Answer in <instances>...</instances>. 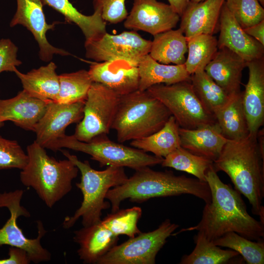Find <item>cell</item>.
<instances>
[{"mask_svg":"<svg viewBox=\"0 0 264 264\" xmlns=\"http://www.w3.org/2000/svg\"><path fill=\"white\" fill-rule=\"evenodd\" d=\"M205 178L211 191V201L205 203L198 224L182 230L202 232L212 242L230 232L252 241H263L264 223L248 214L241 194L220 180L213 165Z\"/></svg>","mask_w":264,"mask_h":264,"instance_id":"cell-1","label":"cell"},{"mask_svg":"<svg viewBox=\"0 0 264 264\" xmlns=\"http://www.w3.org/2000/svg\"><path fill=\"white\" fill-rule=\"evenodd\" d=\"M264 129L256 135L228 140L219 157L213 161L216 172L223 171L235 189L247 198L253 214L264 223Z\"/></svg>","mask_w":264,"mask_h":264,"instance_id":"cell-2","label":"cell"},{"mask_svg":"<svg viewBox=\"0 0 264 264\" xmlns=\"http://www.w3.org/2000/svg\"><path fill=\"white\" fill-rule=\"evenodd\" d=\"M189 194L203 200H211L207 182L184 175L176 176L171 171H156L145 167L122 184L110 189L106 196L111 205V213L117 211L122 201L129 198L132 202H143L151 198Z\"/></svg>","mask_w":264,"mask_h":264,"instance_id":"cell-3","label":"cell"},{"mask_svg":"<svg viewBox=\"0 0 264 264\" xmlns=\"http://www.w3.org/2000/svg\"><path fill=\"white\" fill-rule=\"evenodd\" d=\"M28 162L20 177L25 186L32 188L49 208H52L72 189L79 172L70 160H57L35 141L26 148Z\"/></svg>","mask_w":264,"mask_h":264,"instance_id":"cell-4","label":"cell"},{"mask_svg":"<svg viewBox=\"0 0 264 264\" xmlns=\"http://www.w3.org/2000/svg\"><path fill=\"white\" fill-rule=\"evenodd\" d=\"M59 151L80 172L81 180L76 183V186L83 197L81 206L73 216L65 218L63 227L65 229L71 228L80 218H82L83 227L100 222L102 211L110 206V203L105 200L108 191L122 184L128 178L124 167L109 166L104 170L97 171L91 167L88 161H82L66 150L61 149Z\"/></svg>","mask_w":264,"mask_h":264,"instance_id":"cell-5","label":"cell"},{"mask_svg":"<svg viewBox=\"0 0 264 264\" xmlns=\"http://www.w3.org/2000/svg\"><path fill=\"white\" fill-rule=\"evenodd\" d=\"M172 115L147 90H137L120 96L111 129L119 142L148 136L161 129Z\"/></svg>","mask_w":264,"mask_h":264,"instance_id":"cell-6","label":"cell"},{"mask_svg":"<svg viewBox=\"0 0 264 264\" xmlns=\"http://www.w3.org/2000/svg\"><path fill=\"white\" fill-rule=\"evenodd\" d=\"M66 148L89 154L101 166L128 167L135 170L161 164L163 158L152 155L135 148L115 143L106 136L96 137L86 142L78 140L74 135L65 134L50 145L48 149L56 152Z\"/></svg>","mask_w":264,"mask_h":264,"instance_id":"cell-7","label":"cell"},{"mask_svg":"<svg viewBox=\"0 0 264 264\" xmlns=\"http://www.w3.org/2000/svg\"><path fill=\"white\" fill-rule=\"evenodd\" d=\"M147 90L169 110L180 128L196 129L216 123L195 94L190 80L171 85L156 84Z\"/></svg>","mask_w":264,"mask_h":264,"instance_id":"cell-8","label":"cell"},{"mask_svg":"<svg viewBox=\"0 0 264 264\" xmlns=\"http://www.w3.org/2000/svg\"><path fill=\"white\" fill-rule=\"evenodd\" d=\"M23 194V191L19 189L0 194V208H7L10 214V218L0 228V246L8 245L23 249L31 262L35 264L48 262L51 254L41 243L46 233L42 221H37L38 236L35 239L27 238L18 225L19 217L30 216L28 211L21 205Z\"/></svg>","mask_w":264,"mask_h":264,"instance_id":"cell-9","label":"cell"},{"mask_svg":"<svg viewBox=\"0 0 264 264\" xmlns=\"http://www.w3.org/2000/svg\"><path fill=\"white\" fill-rule=\"evenodd\" d=\"M120 96L104 85L92 82L85 100L83 117L76 126L74 136L86 142L106 136L111 129Z\"/></svg>","mask_w":264,"mask_h":264,"instance_id":"cell-10","label":"cell"},{"mask_svg":"<svg viewBox=\"0 0 264 264\" xmlns=\"http://www.w3.org/2000/svg\"><path fill=\"white\" fill-rule=\"evenodd\" d=\"M166 219L155 230L137 234L115 245L98 261V264H154L167 239L178 227Z\"/></svg>","mask_w":264,"mask_h":264,"instance_id":"cell-11","label":"cell"},{"mask_svg":"<svg viewBox=\"0 0 264 264\" xmlns=\"http://www.w3.org/2000/svg\"><path fill=\"white\" fill-rule=\"evenodd\" d=\"M151 43L134 31L118 35L106 32L85 42L86 57L97 62L123 60L138 66L140 59L149 53Z\"/></svg>","mask_w":264,"mask_h":264,"instance_id":"cell-12","label":"cell"},{"mask_svg":"<svg viewBox=\"0 0 264 264\" xmlns=\"http://www.w3.org/2000/svg\"><path fill=\"white\" fill-rule=\"evenodd\" d=\"M180 18L169 4L157 0H134L124 25L154 36L176 27Z\"/></svg>","mask_w":264,"mask_h":264,"instance_id":"cell-13","label":"cell"},{"mask_svg":"<svg viewBox=\"0 0 264 264\" xmlns=\"http://www.w3.org/2000/svg\"><path fill=\"white\" fill-rule=\"evenodd\" d=\"M17 11L12 19L10 26L14 27L22 25L29 30L33 35L38 44L39 56L44 62L51 61L54 54L66 56L70 54L66 50L56 48L46 39L47 31L53 29L55 24H48L46 21L43 11L42 0H17Z\"/></svg>","mask_w":264,"mask_h":264,"instance_id":"cell-14","label":"cell"},{"mask_svg":"<svg viewBox=\"0 0 264 264\" xmlns=\"http://www.w3.org/2000/svg\"><path fill=\"white\" fill-rule=\"evenodd\" d=\"M85 101L71 104L50 102L46 110L37 124L35 141L44 148L63 137L67 126L79 123L83 117Z\"/></svg>","mask_w":264,"mask_h":264,"instance_id":"cell-15","label":"cell"},{"mask_svg":"<svg viewBox=\"0 0 264 264\" xmlns=\"http://www.w3.org/2000/svg\"><path fill=\"white\" fill-rule=\"evenodd\" d=\"M88 72L93 82L104 85L120 96L138 89V66L126 60L93 63Z\"/></svg>","mask_w":264,"mask_h":264,"instance_id":"cell-16","label":"cell"},{"mask_svg":"<svg viewBox=\"0 0 264 264\" xmlns=\"http://www.w3.org/2000/svg\"><path fill=\"white\" fill-rule=\"evenodd\" d=\"M219 21L218 48H227L246 62L264 58V45L244 31L224 2Z\"/></svg>","mask_w":264,"mask_h":264,"instance_id":"cell-17","label":"cell"},{"mask_svg":"<svg viewBox=\"0 0 264 264\" xmlns=\"http://www.w3.org/2000/svg\"><path fill=\"white\" fill-rule=\"evenodd\" d=\"M249 77L242 103L249 133L256 135L264 123V57L247 62Z\"/></svg>","mask_w":264,"mask_h":264,"instance_id":"cell-18","label":"cell"},{"mask_svg":"<svg viewBox=\"0 0 264 264\" xmlns=\"http://www.w3.org/2000/svg\"><path fill=\"white\" fill-rule=\"evenodd\" d=\"M49 103L32 96L23 89L13 98L0 99V123L10 121L24 130L34 132Z\"/></svg>","mask_w":264,"mask_h":264,"instance_id":"cell-19","label":"cell"},{"mask_svg":"<svg viewBox=\"0 0 264 264\" xmlns=\"http://www.w3.org/2000/svg\"><path fill=\"white\" fill-rule=\"evenodd\" d=\"M225 0L190 1L181 16L180 29L186 39L201 34L213 35L219 28L220 11Z\"/></svg>","mask_w":264,"mask_h":264,"instance_id":"cell-20","label":"cell"},{"mask_svg":"<svg viewBox=\"0 0 264 264\" xmlns=\"http://www.w3.org/2000/svg\"><path fill=\"white\" fill-rule=\"evenodd\" d=\"M247 62L230 49L218 48L204 68L206 73L229 95L241 91L242 72Z\"/></svg>","mask_w":264,"mask_h":264,"instance_id":"cell-21","label":"cell"},{"mask_svg":"<svg viewBox=\"0 0 264 264\" xmlns=\"http://www.w3.org/2000/svg\"><path fill=\"white\" fill-rule=\"evenodd\" d=\"M118 240V236L106 228L101 221L74 232L73 241L79 246L77 254L84 264H97L116 245Z\"/></svg>","mask_w":264,"mask_h":264,"instance_id":"cell-22","label":"cell"},{"mask_svg":"<svg viewBox=\"0 0 264 264\" xmlns=\"http://www.w3.org/2000/svg\"><path fill=\"white\" fill-rule=\"evenodd\" d=\"M179 135L181 147L213 161L219 157L228 140L217 123L196 129L179 127Z\"/></svg>","mask_w":264,"mask_h":264,"instance_id":"cell-23","label":"cell"},{"mask_svg":"<svg viewBox=\"0 0 264 264\" xmlns=\"http://www.w3.org/2000/svg\"><path fill=\"white\" fill-rule=\"evenodd\" d=\"M56 68L55 64L50 62L46 66L33 69L25 74L18 69L15 73L21 80L23 89L29 94L47 102H56L60 90Z\"/></svg>","mask_w":264,"mask_h":264,"instance_id":"cell-24","label":"cell"},{"mask_svg":"<svg viewBox=\"0 0 264 264\" xmlns=\"http://www.w3.org/2000/svg\"><path fill=\"white\" fill-rule=\"evenodd\" d=\"M138 90H146L152 86L163 84L171 85L190 80V75L184 64L169 65L160 63L148 54L143 56L138 64Z\"/></svg>","mask_w":264,"mask_h":264,"instance_id":"cell-25","label":"cell"},{"mask_svg":"<svg viewBox=\"0 0 264 264\" xmlns=\"http://www.w3.org/2000/svg\"><path fill=\"white\" fill-rule=\"evenodd\" d=\"M214 116L221 133L227 139H238L249 134L242 91L231 94L228 101L215 113Z\"/></svg>","mask_w":264,"mask_h":264,"instance_id":"cell-26","label":"cell"},{"mask_svg":"<svg viewBox=\"0 0 264 264\" xmlns=\"http://www.w3.org/2000/svg\"><path fill=\"white\" fill-rule=\"evenodd\" d=\"M149 55L165 65L184 64L188 51L187 41L182 30L170 29L154 36Z\"/></svg>","mask_w":264,"mask_h":264,"instance_id":"cell-27","label":"cell"},{"mask_svg":"<svg viewBox=\"0 0 264 264\" xmlns=\"http://www.w3.org/2000/svg\"><path fill=\"white\" fill-rule=\"evenodd\" d=\"M47 5L62 14L65 20L76 24L82 30L85 42L94 40L107 32L106 22L101 12L94 10L93 14L85 15L80 12L69 0H42Z\"/></svg>","mask_w":264,"mask_h":264,"instance_id":"cell-28","label":"cell"},{"mask_svg":"<svg viewBox=\"0 0 264 264\" xmlns=\"http://www.w3.org/2000/svg\"><path fill=\"white\" fill-rule=\"evenodd\" d=\"M179 126L171 115L164 126L157 132L140 139L132 140L131 145L154 155L165 157L180 147Z\"/></svg>","mask_w":264,"mask_h":264,"instance_id":"cell-29","label":"cell"},{"mask_svg":"<svg viewBox=\"0 0 264 264\" xmlns=\"http://www.w3.org/2000/svg\"><path fill=\"white\" fill-rule=\"evenodd\" d=\"M196 246L189 255H184L180 264H226L240 263L239 254L233 250H223L208 240L204 234L198 231L194 237Z\"/></svg>","mask_w":264,"mask_h":264,"instance_id":"cell-30","label":"cell"},{"mask_svg":"<svg viewBox=\"0 0 264 264\" xmlns=\"http://www.w3.org/2000/svg\"><path fill=\"white\" fill-rule=\"evenodd\" d=\"M190 82L199 101L207 110L214 115L230 98V95L220 87L204 70L191 74Z\"/></svg>","mask_w":264,"mask_h":264,"instance_id":"cell-31","label":"cell"},{"mask_svg":"<svg viewBox=\"0 0 264 264\" xmlns=\"http://www.w3.org/2000/svg\"><path fill=\"white\" fill-rule=\"evenodd\" d=\"M188 55L184 63L190 75L204 70L218 49V40L211 34H201L187 39Z\"/></svg>","mask_w":264,"mask_h":264,"instance_id":"cell-32","label":"cell"},{"mask_svg":"<svg viewBox=\"0 0 264 264\" xmlns=\"http://www.w3.org/2000/svg\"><path fill=\"white\" fill-rule=\"evenodd\" d=\"M213 163L212 160L195 154L180 146L164 157L161 164L163 167L186 172L206 182V174Z\"/></svg>","mask_w":264,"mask_h":264,"instance_id":"cell-33","label":"cell"},{"mask_svg":"<svg viewBox=\"0 0 264 264\" xmlns=\"http://www.w3.org/2000/svg\"><path fill=\"white\" fill-rule=\"evenodd\" d=\"M60 90L57 102L71 104L85 101L92 81L88 71L82 69L59 75Z\"/></svg>","mask_w":264,"mask_h":264,"instance_id":"cell-34","label":"cell"},{"mask_svg":"<svg viewBox=\"0 0 264 264\" xmlns=\"http://www.w3.org/2000/svg\"><path fill=\"white\" fill-rule=\"evenodd\" d=\"M220 247H225L237 252L248 264L264 263V242L246 239L234 232L226 233L213 241Z\"/></svg>","mask_w":264,"mask_h":264,"instance_id":"cell-35","label":"cell"},{"mask_svg":"<svg viewBox=\"0 0 264 264\" xmlns=\"http://www.w3.org/2000/svg\"><path fill=\"white\" fill-rule=\"evenodd\" d=\"M141 215V208L134 206L111 213L101 220V222L114 235H126L131 238L141 232L137 226Z\"/></svg>","mask_w":264,"mask_h":264,"instance_id":"cell-36","label":"cell"},{"mask_svg":"<svg viewBox=\"0 0 264 264\" xmlns=\"http://www.w3.org/2000/svg\"><path fill=\"white\" fill-rule=\"evenodd\" d=\"M224 4L243 29L264 20V9L258 0H225Z\"/></svg>","mask_w":264,"mask_h":264,"instance_id":"cell-37","label":"cell"},{"mask_svg":"<svg viewBox=\"0 0 264 264\" xmlns=\"http://www.w3.org/2000/svg\"><path fill=\"white\" fill-rule=\"evenodd\" d=\"M28 155L19 143L0 135V171L16 168L22 169L28 162Z\"/></svg>","mask_w":264,"mask_h":264,"instance_id":"cell-38","label":"cell"},{"mask_svg":"<svg viewBox=\"0 0 264 264\" xmlns=\"http://www.w3.org/2000/svg\"><path fill=\"white\" fill-rule=\"evenodd\" d=\"M94 9L99 10L106 22L117 23L126 19L128 13L125 0H92Z\"/></svg>","mask_w":264,"mask_h":264,"instance_id":"cell-39","label":"cell"},{"mask_svg":"<svg viewBox=\"0 0 264 264\" xmlns=\"http://www.w3.org/2000/svg\"><path fill=\"white\" fill-rule=\"evenodd\" d=\"M17 46L9 39L0 40V73L3 71L15 72L22 62L17 58Z\"/></svg>","mask_w":264,"mask_h":264,"instance_id":"cell-40","label":"cell"},{"mask_svg":"<svg viewBox=\"0 0 264 264\" xmlns=\"http://www.w3.org/2000/svg\"><path fill=\"white\" fill-rule=\"evenodd\" d=\"M8 258L0 259V264H28L31 261L27 252L21 248L10 246Z\"/></svg>","mask_w":264,"mask_h":264,"instance_id":"cell-41","label":"cell"},{"mask_svg":"<svg viewBox=\"0 0 264 264\" xmlns=\"http://www.w3.org/2000/svg\"><path fill=\"white\" fill-rule=\"evenodd\" d=\"M243 29L248 35L264 45V20Z\"/></svg>","mask_w":264,"mask_h":264,"instance_id":"cell-42","label":"cell"},{"mask_svg":"<svg viewBox=\"0 0 264 264\" xmlns=\"http://www.w3.org/2000/svg\"><path fill=\"white\" fill-rule=\"evenodd\" d=\"M169 5L181 17L190 0H168Z\"/></svg>","mask_w":264,"mask_h":264,"instance_id":"cell-43","label":"cell"},{"mask_svg":"<svg viewBox=\"0 0 264 264\" xmlns=\"http://www.w3.org/2000/svg\"><path fill=\"white\" fill-rule=\"evenodd\" d=\"M203 0H190V1L193 2H198L203 1Z\"/></svg>","mask_w":264,"mask_h":264,"instance_id":"cell-44","label":"cell"},{"mask_svg":"<svg viewBox=\"0 0 264 264\" xmlns=\"http://www.w3.org/2000/svg\"><path fill=\"white\" fill-rule=\"evenodd\" d=\"M261 5L264 6V0H258Z\"/></svg>","mask_w":264,"mask_h":264,"instance_id":"cell-45","label":"cell"},{"mask_svg":"<svg viewBox=\"0 0 264 264\" xmlns=\"http://www.w3.org/2000/svg\"><path fill=\"white\" fill-rule=\"evenodd\" d=\"M4 123H0V128H1L2 126H3Z\"/></svg>","mask_w":264,"mask_h":264,"instance_id":"cell-46","label":"cell"}]
</instances>
